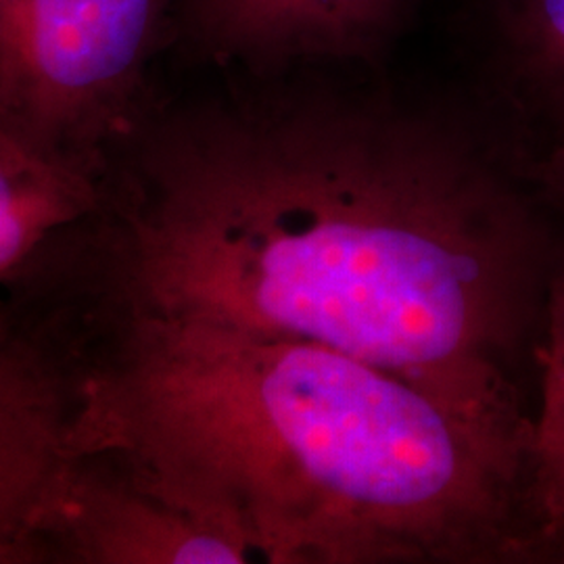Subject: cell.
Masks as SVG:
<instances>
[{
    "label": "cell",
    "mask_w": 564,
    "mask_h": 564,
    "mask_svg": "<svg viewBox=\"0 0 564 564\" xmlns=\"http://www.w3.org/2000/svg\"><path fill=\"white\" fill-rule=\"evenodd\" d=\"M545 212L463 118L300 69L147 128L78 272L102 310L318 343L524 421L514 366L561 265Z\"/></svg>",
    "instance_id": "cell-1"
},
{
    "label": "cell",
    "mask_w": 564,
    "mask_h": 564,
    "mask_svg": "<svg viewBox=\"0 0 564 564\" xmlns=\"http://www.w3.org/2000/svg\"><path fill=\"white\" fill-rule=\"evenodd\" d=\"M78 456L258 563H485L538 554L533 419L468 410L318 343L102 312Z\"/></svg>",
    "instance_id": "cell-2"
},
{
    "label": "cell",
    "mask_w": 564,
    "mask_h": 564,
    "mask_svg": "<svg viewBox=\"0 0 564 564\" xmlns=\"http://www.w3.org/2000/svg\"><path fill=\"white\" fill-rule=\"evenodd\" d=\"M170 0H0V128L99 176Z\"/></svg>",
    "instance_id": "cell-3"
},
{
    "label": "cell",
    "mask_w": 564,
    "mask_h": 564,
    "mask_svg": "<svg viewBox=\"0 0 564 564\" xmlns=\"http://www.w3.org/2000/svg\"><path fill=\"white\" fill-rule=\"evenodd\" d=\"M86 364L57 316L0 314V564L48 563L44 527L76 463Z\"/></svg>",
    "instance_id": "cell-4"
},
{
    "label": "cell",
    "mask_w": 564,
    "mask_h": 564,
    "mask_svg": "<svg viewBox=\"0 0 564 564\" xmlns=\"http://www.w3.org/2000/svg\"><path fill=\"white\" fill-rule=\"evenodd\" d=\"M48 563H258L241 542L134 484L102 458H80L46 529Z\"/></svg>",
    "instance_id": "cell-5"
},
{
    "label": "cell",
    "mask_w": 564,
    "mask_h": 564,
    "mask_svg": "<svg viewBox=\"0 0 564 564\" xmlns=\"http://www.w3.org/2000/svg\"><path fill=\"white\" fill-rule=\"evenodd\" d=\"M416 0H186L193 39L216 59L262 76L330 63H375Z\"/></svg>",
    "instance_id": "cell-6"
},
{
    "label": "cell",
    "mask_w": 564,
    "mask_h": 564,
    "mask_svg": "<svg viewBox=\"0 0 564 564\" xmlns=\"http://www.w3.org/2000/svg\"><path fill=\"white\" fill-rule=\"evenodd\" d=\"M479 32L496 90L545 132L540 155L564 137V0H481Z\"/></svg>",
    "instance_id": "cell-7"
},
{
    "label": "cell",
    "mask_w": 564,
    "mask_h": 564,
    "mask_svg": "<svg viewBox=\"0 0 564 564\" xmlns=\"http://www.w3.org/2000/svg\"><path fill=\"white\" fill-rule=\"evenodd\" d=\"M105 202L99 176L48 160L0 128V282L15 284L48 245Z\"/></svg>",
    "instance_id": "cell-8"
},
{
    "label": "cell",
    "mask_w": 564,
    "mask_h": 564,
    "mask_svg": "<svg viewBox=\"0 0 564 564\" xmlns=\"http://www.w3.org/2000/svg\"><path fill=\"white\" fill-rule=\"evenodd\" d=\"M533 366L538 403L533 408L531 512L542 554L564 547V262L547 284Z\"/></svg>",
    "instance_id": "cell-9"
},
{
    "label": "cell",
    "mask_w": 564,
    "mask_h": 564,
    "mask_svg": "<svg viewBox=\"0 0 564 564\" xmlns=\"http://www.w3.org/2000/svg\"><path fill=\"white\" fill-rule=\"evenodd\" d=\"M523 174L545 207L564 216V137L524 163Z\"/></svg>",
    "instance_id": "cell-10"
},
{
    "label": "cell",
    "mask_w": 564,
    "mask_h": 564,
    "mask_svg": "<svg viewBox=\"0 0 564 564\" xmlns=\"http://www.w3.org/2000/svg\"><path fill=\"white\" fill-rule=\"evenodd\" d=\"M561 554H563V556H564V547H563V550H561Z\"/></svg>",
    "instance_id": "cell-11"
}]
</instances>
